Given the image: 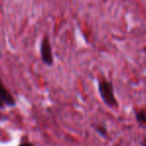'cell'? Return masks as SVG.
Listing matches in <instances>:
<instances>
[{"instance_id":"cell-3","label":"cell","mask_w":146,"mask_h":146,"mask_svg":"<svg viewBox=\"0 0 146 146\" xmlns=\"http://www.w3.org/2000/svg\"><path fill=\"white\" fill-rule=\"evenodd\" d=\"M4 104L8 106H15V100L11 96V94L5 88L1 79H0V108Z\"/></svg>"},{"instance_id":"cell-5","label":"cell","mask_w":146,"mask_h":146,"mask_svg":"<svg viewBox=\"0 0 146 146\" xmlns=\"http://www.w3.org/2000/svg\"><path fill=\"white\" fill-rule=\"evenodd\" d=\"M19 146H34L32 144V143H28V142H26V143H22V144H20Z\"/></svg>"},{"instance_id":"cell-6","label":"cell","mask_w":146,"mask_h":146,"mask_svg":"<svg viewBox=\"0 0 146 146\" xmlns=\"http://www.w3.org/2000/svg\"><path fill=\"white\" fill-rule=\"evenodd\" d=\"M144 146H146V139H145V141H144Z\"/></svg>"},{"instance_id":"cell-2","label":"cell","mask_w":146,"mask_h":146,"mask_svg":"<svg viewBox=\"0 0 146 146\" xmlns=\"http://www.w3.org/2000/svg\"><path fill=\"white\" fill-rule=\"evenodd\" d=\"M40 53H41V58L44 64L48 66H51L53 64V55H52V49H51V45L49 42V38L45 36L42 40L40 47Z\"/></svg>"},{"instance_id":"cell-1","label":"cell","mask_w":146,"mask_h":146,"mask_svg":"<svg viewBox=\"0 0 146 146\" xmlns=\"http://www.w3.org/2000/svg\"><path fill=\"white\" fill-rule=\"evenodd\" d=\"M98 92H100V96L106 104H108L110 106H115L117 104L115 96H114L113 94V88H112V85L110 82L106 81V80L100 81Z\"/></svg>"},{"instance_id":"cell-7","label":"cell","mask_w":146,"mask_h":146,"mask_svg":"<svg viewBox=\"0 0 146 146\" xmlns=\"http://www.w3.org/2000/svg\"><path fill=\"white\" fill-rule=\"evenodd\" d=\"M0 119H1V113H0Z\"/></svg>"},{"instance_id":"cell-4","label":"cell","mask_w":146,"mask_h":146,"mask_svg":"<svg viewBox=\"0 0 146 146\" xmlns=\"http://www.w3.org/2000/svg\"><path fill=\"white\" fill-rule=\"evenodd\" d=\"M136 119L141 126L146 127V110H141V111L137 112Z\"/></svg>"}]
</instances>
